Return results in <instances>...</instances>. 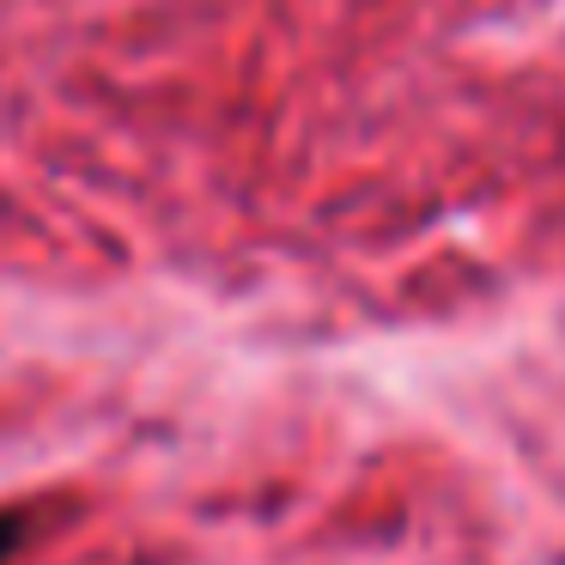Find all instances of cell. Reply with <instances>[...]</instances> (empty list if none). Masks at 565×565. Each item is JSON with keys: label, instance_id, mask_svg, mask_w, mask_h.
Listing matches in <instances>:
<instances>
[{"label": "cell", "instance_id": "obj_1", "mask_svg": "<svg viewBox=\"0 0 565 565\" xmlns=\"http://www.w3.org/2000/svg\"><path fill=\"white\" fill-rule=\"evenodd\" d=\"M19 541H25V516H19V511H0V565L19 553Z\"/></svg>", "mask_w": 565, "mask_h": 565}]
</instances>
